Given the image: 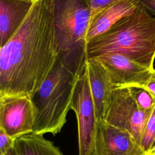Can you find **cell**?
<instances>
[{
  "label": "cell",
  "mask_w": 155,
  "mask_h": 155,
  "mask_svg": "<svg viewBox=\"0 0 155 155\" xmlns=\"http://www.w3.org/2000/svg\"><path fill=\"white\" fill-rule=\"evenodd\" d=\"M151 111L138 107L128 87H116L110 93L104 119L110 125L128 131L140 145Z\"/></svg>",
  "instance_id": "obj_5"
},
{
  "label": "cell",
  "mask_w": 155,
  "mask_h": 155,
  "mask_svg": "<svg viewBox=\"0 0 155 155\" xmlns=\"http://www.w3.org/2000/svg\"><path fill=\"white\" fill-rule=\"evenodd\" d=\"M91 8V18L102 9L119 0H84Z\"/></svg>",
  "instance_id": "obj_17"
},
{
  "label": "cell",
  "mask_w": 155,
  "mask_h": 155,
  "mask_svg": "<svg viewBox=\"0 0 155 155\" xmlns=\"http://www.w3.org/2000/svg\"><path fill=\"white\" fill-rule=\"evenodd\" d=\"M32 1H36V0H32Z\"/></svg>",
  "instance_id": "obj_24"
},
{
  "label": "cell",
  "mask_w": 155,
  "mask_h": 155,
  "mask_svg": "<svg viewBox=\"0 0 155 155\" xmlns=\"http://www.w3.org/2000/svg\"><path fill=\"white\" fill-rule=\"evenodd\" d=\"M140 4L138 0H119L102 9L90 19L87 42L107 31L121 18L133 13Z\"/></svg>",
  "instance_id": "obj_11"
},
{
  "label": "cell",
  "mask_w": 155,
  "mask_h": 155,
  "mask_svg": "<svg viewBox=\"0 0 155 155\" xmlns=\"http://www.w3.org/2000/svg\"><path fill=\"white\" fill-rule=\"evenodd\" d=\"M36 112L27 95L0 96V128L13 139L33 133Z\"/></svg>",
  "instance_id": "obj_7"
},
{
  "label": "cell",
  "mask_w": 155,
  "mask_h": 155,
  "mask_svg": "<svg viewBox=\"0 0 155 155\" xmlns=\"http://www.w3.org/2000/svg\"><path fill=\"white\" fill-rule=\"evenodd\" d=\"M79 78L58 59L48 77L31 97L36 112L33 133L56 135L61 131L67 122Z\"/></svg>",
  "instance_id": "obj_3"
},
{
  "label": "cell",
  "mask_w": 155,
  "mask_h": 155,
  "mask_svg": "<svg viewBox=\"0 0 155 155\" xmlns=\"http://www.w3.org/2000/svg\"><path fill=\"white\" fill-rule=\"evenodd\" d=\"M144 155H155V152L153 153H146Z\"/></svg>",
  "instance_id": "obj_22"
},
{
  "label": "cell",
  "mask_w": 155,
  "mask_h": 155,
  "mask_svg": "<svg viewBox=\"0 0 155 155\" xmlns=\"http://www.w3.org/2000/svg\"><path fill=\"white\" fill-rule=\"evenodd\" d=\"M14 140L0 128V155H5L13 148Z\"/></svg>",
  "instance_id": "obj_16"
},
{
  "label": "cell",
  "mask_w": 155,
  "mask_h": 155,
  "mask_svg": "<svg viewBox=\"0 0 155 155\" xmlns=\"http://www.w3.org/2000/svg\"><path fill=\"white\" fill-rule=\"evenodd\" d=\"M85 69L98 120L104 119L111 91L116 87L104 65L96 58H87Z\"/></svg>",
  "instance_id": "obj_10"
},
{
  "label": "cell",
  "mask_w": 155,
  "mask_h": 155,
  "mask_svg": "<svg viewBox=\"0 0 155 155\" xmlns=\"http://www.w3.org/2000/svg\"><path fill=\"white\" fill-rule=\"evenodd\" d=\"M105 67L115 87L143 85L155 69H150L118 53H108L94 57Z\"/></svg>",
  "instance_id": "obj_9"
},
{
  "label": "cell",
  "mask_w": 155,
  "mask_h": 155,
  "mask_svg": "<svg viewBox=\"0 0 155 155\" xmlns=\"http://www.w3.org/2000/svg\"><path fill=\"white\" fill-rule=\"evenodd\" d=\"M153 152H155V150H154V151H153V152H152V153H153Z\"/></svg>",
  "instance_id": "obj_23"
},
{
  "label": "cell",
  "mask_w": 155,
  "mask_h": 155,
  "mask_svg": "<svg viewBox=\"0 0 155 155\" xmlns=\"http://www.w3.org/2000/svg\"><path fill=\"white\" fill-rule=\"evenodd\" d=\"M141 86L147 89L153 96H155V70L150 78L143 85Z\"/></svg>",
  "instance_id": "obj_18"
},
{
  "label": "cell",
  "mask_w": 155,
  "mask_h": 155,
  "mask_svg": "<svg viewBox=\"0 0 155 155\" xmlns=\"http://www.w3.org/2000/svg\"><path fill=\"white\" fill-rule=\"evenodd\" d=\"M55 0H36L14 35L0 50V96L30 97L58 59Z\"/></svg>",
  "instance_id": "obj_1"
},
{
  "label": "cell",
  "mask_w": 155,
  "mask_h": 155,
  "mask_svg": "<svg viewBox=\"0 0 155 155\" xmlns=\"http://www.w3.org/2000/svg\"><path fill=\"white\" fill-rule=\"evenodd\" d=\"M155 141V105L147 121L140 146L146 153H150Z\"/></svg>",
  "instance_id": "obj_15"
},
{
  "label": "cell",
  "mask_w": 155,
  "mask_h": 155,
  "mask_svg": "<svg viewBox=\"0 0 155 155\" xmlns=\"http://www.w3.org/2000/svg\"><path fill=\"white\" fill-rule=\"evenodd\" d=\"M146 153L132 134L104 119L97 122L91 155H144Z\"/></svg>",
  "instance_id": "obj_8"
},
{
  "label": "cell",
  "mask_w": 155,
  "mask_h": 155,
  "mask_svg": "<svg viewBox=\"0 0 155 155\" xmlns=\"http://www.w3.org/2000/svg\"><path fill=\"white\" fill-rule=\"evenodd\" d=\"M91 15V8L84 0H55L58 61L78 76L85 68L86 36Z\"/></svg>",
  "instance_id": "obj_4"
},
{
  "label": "cell",
  "mask_w": 155,
  "mask_h": 155,
  "mask_svg": "<svg viewBox=\"0 0 155 155\" xmlns=\"http://www.w3.org/2000/svg\"><path fill=\"white\" fill-rule=\"evenodd\" d=\"M34 1L0 0V44L5 45L21 25Z\"/></svg>",
  "instance_id": "obj_12"
},
{
  "label": "cell",
  "mask_w": 155,
  "mask_h": 155,
  "mask_svg": "<svg viewBox=\"0 0 155 155\" xmlns=\"http://www.w3.org/2000/svg\"><path fill=\"white\" fill-rule=\"evenodd\" d=\"M154 150H155V141H154V144H153V148H152V149H151V150L150 153H152V152H153V151H154Z\"/></svg>",
  "instance_id": "obj_21"
},
{
  "label": "cell",
  "mask_w": 155,
  "mask_h": 155,
  "mask_svg": "<svg viewBox=\"0 0 155 155\" xmlns=\"http://www.w3.org/2000/svg\"><path fill=\"white\" fill-rule=\"evenodd\" d=\"M5 155H15V153H14L13 150L12 149V150H11L9 152H8Z\"/></svg>",
  "instance_id": "obj_20"
},
{
  "label": "cell",
  "mask_w": 155,
  "mask_h": 155,
  "mask_svg": "<svg viewBox=\"0 0 155 155\" xmlns=\"http://www.w3.org/2000/svg\"><path fill=\"white\" fill-rule=\"evenodd\" d=\"M147 11L151 14L155 15V0H138Z\"/></svg>",
  "instance_id": "obj_19"
},
{
  "label": "cell",
  "mask_w": 155,
  "mask_h": 155,
  "mask_svg": "<svg viewBox=\"0 0 155 155\" xmlns=\"http://www.w3.org/2000/svg\"><path fill=\"white\" fill-rule=\"evenodd\" d=\"M87 58L114 53L154 69L155 17L141 4L101 35L87 42Z\"/></svg>",
  "instance_id": "obj_2"
},
{
  "label": "cell",
  "mask_w": 155,
  "mask_h": 155,
  "mask_svg": "<svg viewBox=\"0 0 155 155\" xmlns=\"http://www.w3.org/2000/svg\"><path fill=\"white\" fill-rule=\"evenodd\" d=\"M12 150L15 155H64L51 141L34 133L15 139Z\"/></svg>",
  "instance_id": "obj_13"
},
{
  "label": "cell",
  "mask_w": 155,
  "mask_h": 155,
  "mask_svg": "<svg viewBox=\"0 0 155 155\" xmlns=\"http://www.w3.org/2000/svg\"><path fill=\"white\" fill-rule=\"evenodd\" d=\"M138 107L143 111H150L155 105V96L141 85L128 86Z\"/></svg>",
  "instance_id": "obj_14"
},
{
  "label": "cell",
  "mask_w": 155,
  "mask_h": 155,
  "mask_svg": "<svg viewBox=\"0 0 155 155\" xmlns=\"http://www.w3.org/2000/svg\"><path fill=\"white\" fill-rule=\"evenodd\" d=\"M70 108L77 120L79 155H91L98 119L85 68L76 84Z\"/></svg>",
  "instance_id": "obj_6"
}]
</instances>
